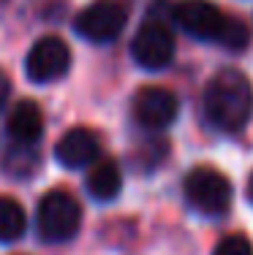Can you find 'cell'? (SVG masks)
Returning <instances> with one entry per match:
<instances>
[{"label":"cell","mask_w":253,"mask_h":255,"mask_svg":"<svg viewBox=\"0 0 253 255\" xmlns=\"http://www.w3.org/2000/svg\"><path fill=\"white\" fill-rule=\"evenodd\" d=\"M204 117L224 133H240L253 114V87L248 76L234 68H224L204 87Z\"/></svg>","instance_id":"cell-1"},{"label":"cell","mask_w":253,"mask_h":255,"mask_svg":"<svg viewBox=\"0 0 253 255\" xmlns=\"http://www.w3.org/2000/svg\"><path fill=\"white\" fill-rule=\"evenodd\" d=\"M180 30L202 41H215L232 52H243L251 44V30L237 16H229L215 3L207 0H180L172 8Z\"/></svg>","instance_id":"cell-2"},{"label":"cell","mask_w":253,"mask_h":255,"mask_svg":"<svg viewBox=\"0 0 253 255\" xmlns=\"http://www.w3.org/2000/svg\"><path fill=\"white\" fill-rule=\"evenodd\" d=\"M35 228L49 245L71 242L82 228V206L68 190H49L38 201Z\"/></svg>","instance_id":"cell-3"},{"label":"cell","mask_w":253,"mask_h":255,"mask_svg":"<svg viewBox=\"0 0 253 255\" xmlns=\"http://www.w3.org/2000/svg\"><path fill=\"white\" fill-rule=\"evenodd\" d=\"M183 190L188 204L207 217H221L232 206V182L213 166H199L188 171Z\"/></svg>","instance_id":"cell-4"},{"label":"cell","mask_w":253,"mask_h":255,"mask_svg":"<svg viewBox=\"0 0 253 255\" xmlns=\"http://www.w3.org/2000/svg\"><path fill=\"white\" fill-rule=\"evenodd\" d=\"M128 22V5L123 0H93L76 14L74 30L90 44H109Z\"/></svg>","instance_id":"cell-5"},{"label":"cell","mask_w":253,"mask_h":255,"mask_svg":"<svg viewBox=\"0 0 253 255\" xmlns=\"http://www.w3.org/2000/svg\"><path fill=\"white\" fill-rule=\"evenodd\" d=\"M71 68V49L63 38L57 35H44L30 46L25 57V74L35 84H49L57 82L68 74Z\"/></svg>","instance_id":"cell-6"},{"label":"cell","mask_w":253,"mask_h":255,"mask_svg":"<svg viewBox=\"0 0 253 255\" xmlns=\"http://www.w3.org/2000/svg\"><path fill=\"white\" fill-rule=\"evenodd\" d=\"M131 57L147 71H161L174 60V35L161 19L150 16L131 41Z\"/></svg>","instance_id":"cell-7"},{"label":"cell","mask_w":253,"mask_h":255,"mask_svg":"<svg viewBox=\"0 0 253 255\" xmlns=\"http://www.w3.org/2000/svg\"><path fill=\"white\" fill-rule=\"evenodd\" d=\"M180 114V101L172 90L166 87H142L134 95V120L147 130H164L177 120Z\"/></svg>","instance_id":"cell-8"},{"label":"cell","mask_w":253,"mask_h":255,"mask_svg":"<svg viewBox=\"0 0 253 255\" xmlns=\"http://www.w3.org/2000/svg\"><path fill=\"white\" fill-rule=\"evenodd\" d=\"M98 155H101V138L90 128H71L68 133H63V138L55 147L57 163L65 168L93 166V163H98Z\"/></svg>","instance_id":"cell-9"},{"label":"cell","mask_w":253,"mask_h":255,"mask_svg":"<svg viewBox=\"0 0 253 255\" xmlns=\"http://www.w3.org/2000/svg\"><path fill=\"white\" fill-rule=\"evenodd\" d=\"M5 130H8L11 141L30 144V147H33V144L44 136V112H41V106L35 101H19L8 112Z\"/></svg>","instance_id":"cell-10"},{"label":"cell","mask_w":253,"mask_h":255,"mask_svg":"<svg viewBox=\"0 0 253 255\" xmlns=\"http://www.w3.org/2000/svg\"><path fill=\"white\" fill-rule=\"evenodd\" d=\"M84 187H87L90 198H95V201H114L123 190V171L114 160H98L87 171Z\"/></svg>","instance_id":"cell-11"},{"label":"cell","mask_w":253,"mask_h":255,"mask_svg":"<svg viewBox=\"0 0 253 255\" xmlns=\"http://www.w3.org/2000/svg\"><path fill=\"white\" fill-rule=\"evenodd\" d=\"M25 228H27V215L22 209V204L8 196H0V242L8 245V242L22 239Z\"/></svg>","instance_id":"cell-12"},{"label":"cell","mask_w":253,"mask_h":255,"mask_svg":"<svg viewBox=\"0 0 253 255\" xmlns=\"http://www.w3.org/2000/svg\"><path fill=\"white\" fill-rule=\"evenodd\" d=\"M5 171L11 174V177H30L33 174V168L38 166V155H35V149L30 147V144H11V149L5 152Z\"/></svg>","instance_id":"cell-13"},{"label":"cell","mask_w":253,"mask_h":255,"mask_svg":"<svg viewBox=\"0 0 253 255\" xmlns=\"http://www.w3.org/2000/svg\"><path fill=\"white\" fill-rule=\"evenodd\" d=\"M213 255H253V245L245 234H229L215 245Z\"/></svg>","instance_id":"cell-14"},{"label":"cell","mask_w":253,"mask_h":255,"mask_svg":"<svg viewBox=\"0 0 253 255\" xmlns=\"http://www.w3.org/2000/svg\"><path fill=\"white\" fill-rule=\"evenodd\" d=\"M8 98H11V82H8V76L0 71V109L8 103Z\"/></svg>","instance_id":"cell-15"},{"label":"cell","mask_w":253,"mask_h":255,"mask_svg":"<svg viewBox=\"0 0 253 255\" xmlns=\"http://www.w3.org/2000/svg\"><path fill=\"white\" fill-rule=\"evenodd\" d=\"M248 198H251V204H253V174H251V179H248Z\"/></svg>","instance_id":"cell-16"}]
</instances>
